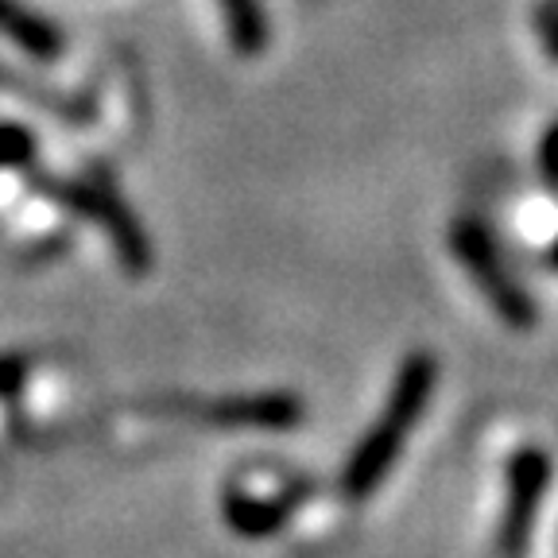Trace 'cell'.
I'll return each mask as SVG.
<instances>
[{"instance_id":"cell-1","label":"cell","mask_w":558,"mask_h":558,"mask_svg":"<svg viewBox=\"0 0 558 558\" xmlns=\"http://www.w3.org/2000/svg\"><path fill=\"white\" fill-rule=\"evenodd\" d=\"M438 388V361L423 349L408 353L396 368L392 392L384 400L380 415L373 418V427L361 435V442L349 450L345 470H341V497L361 505L388 481V473L400 462L403 446H408L411 430L418 427V418L427 411L430 396Z\"/></svg>"},{"instance_id":"cell-2","label":"cell","mask_w":558,"mask_h":558,"mask_svg":"<svg viewBox=\"0 0 558 558\" xmlns=\"http://www.w3.org/2000/svg\"><path fill=\"white\" fill-rule=\"evenodd\" d=\"M35 191L47 194L51 202L66 206L74 218L94 221L109 244H113L117 260L132 271V276H144L156 260L151 253V241L144 233V226L136 221V214L129 209V202L117 191H109L105 183H94V179H54V174H35L32 179Z\"/></svg>"},{"instance_id":"cell-3","label":"cell","mask_w":558,"mask_h":558,"mask_svg":"<svg viewBox=\"0 0 558 558\" xmlns=\"http://www.w3.org/2000/svg\"><path fill=\"white\" fill-rule=\"evenodd\" d=\"M450 253L453 260L470 271V279L477 283V291L488 299L493 314L512 330H532L539 311L535 299L520 288V279L512 276V268L505 264L497 248V236L488 233L485 221L477 218H458L450 229Z\"/></svg>"},{"instance_id":"cell-4","label":"cell","mask_w":558,"mask_h":558,"mask_svg":"<svg viewBox=\"0 0 558 558\" xmlns=\"http://www.w3.org/2000/svg\"><path fill=\"white\" fill-rule=\"evenodd\" d=\"M550 488V453L543 446H520L508 458L505 470V512L497 523V555L500 558H523L532 547L535 520H539L543 497Z\"/></svg>"},{"instance_id":"cell-5","label":"cell","mask_w":558,"mask_h":558,"mask_svg":"<svg viewBox=\"0 0 558 558\" xmlns=\"http://www.w3.org/2000/svg\"><path fill=\"white\" fill-rule=\"evenodd\" d=\"M311 493H314L311 481H291L279 493H253V488L229 485L226 500H221V515H226L229 527L236 535H244V539H268V535H276L299 512V505Z\"/></svg>"},{"instance_id":"cell-6","label":"cell","mask_w":558,"mask_h":558,"mask_svg":"<svg viewBox=\"0 0 558 558\" xmlns=\"http://www.w3.org/2000/svg\"><path fill=\"white\" fill-rule=\"evenodd\" d=\"M202 415L229 430H291L306 418V408L295 392H244L209 400Z\"/></svg>"},{"instance_id":"cell-7","label":"cell","mask_w":558,"mask_h":558,"mask_svg":"<svg viewBox=\"0 0 558 558\" xmlns=\"http://www.w3.org/2000/svg\"><path fill=\"white\" fill-rule=\"evenodd\" d=\"M0 35L12 39V44L32 54V59H44V62L59 59L62 47H66L59 27L47 16H39L35 9L20 4V0H0Z\"/></svg>"},{"instance_id":"cell-8","label":"cell","mask_w":558,"mask_h":558,"mask_svg":"<svg viewBox=\"0 0 558 558\" xmlns=\"http://www.w3.org/2000/svg\"><path fill=\"white\" fill-rule=\"evenodd\" d=\"M229 27V44L241 54H260L268 47V12L260 0H218Z\"/></svg>"},{"instance_id":"cell-9","label":"cell","mask_w":558,"mask_h":558,"mask_svg":"<svg viewBox=\"0 0 558 558\" xmlns=\"http://www.w3.org/2000/svg\"><path fill=\"white\" fill-rule=\"evenodd\" d=\"M0 94H12V97H20V101L39 105V109H51V113H78L66 97H54L47 86L24 78V74H20V70H12V66H0Z\"/></svg>"},{"instance_id":"cell-10","label":"cell","mask_w":558,"mask_h":558,"mask_svg":"<svg viewBox=\"0 0 558 558\" xmlns=\"http://www.w3.org/2000/svg\"><path fill=\"white\" fill-rule=\"evenodd\" d=\"M35 159V136L24 124L4 121L0 124V171H12V167H32Z\"/></svg>"},{"instance_id":"cell-11","label":"cell","mask_w":558,"mask_h":558,"mask_svg":"<svg viewBox=\"0 0 558 558\" xmlns=\"http://www.w3.org/2000/svg\"><path fill=\"white\" fill-rule=\"evenodd\" d=\"M539 174L550 191H558V121L539 140Z\"/></svg>"},{"instance_id":"cell-12","label":"cell","mask_w":558,"mask_h":558,"mask_svg":"<svg viewBox=\"0 0 558 558\" xmlns=\"http://www.w3.org/2000/svg\"><path fill=\"white\" fill-rule=\"evenodd\" d=\"M24 380H27V357H20V353L0 357V396L4 400H12L24 388Z\"/></svg>"},{"instance_id":"cell-13","label":"cell","mask_w":558,"mask_h":558,"mask_svg":"<svg viewBox=\"0 0 558 558\" xmlns=\"http://www.w3.org/2000/svg\"><path fill=\"white\" fill-rule=\"evenodd\" d=\"M543 51L550 62H558V16L543 20Z\"/></svg>"},{"instance_id":"cell-14","label":"cell","mask_w":558,"mask_h":558,"mask_svg":"<svg viewBox=\"0 0 558 558\" xmlns=\"http://www.w3.org/2000/svg\"><path fill=\"white\" fill-rule=\"evenodd\" d=\"M547 264L558 271V236H555V241H550V248H547Z\"/></svg>"},{"instance_id":"cell-15","label":"cell","mask_w":558,"mask_h":558,"mask_svg":"<svg viewBox=\"0 0 558 558\" xmlns=\"http://www.w3.org/2000/svg\"><path fill=\"white\" fill-rule=\"evenodd\" d=\"M550 16H558V0H547V4H543V20H550Z\"/></svg>"}]
</instances>
